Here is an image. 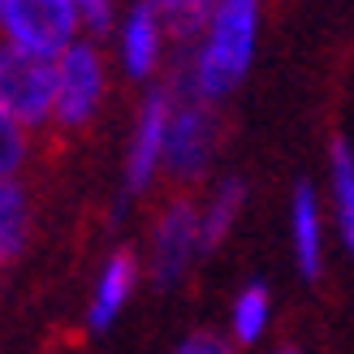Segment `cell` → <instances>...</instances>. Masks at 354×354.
Instances as JSON below:
<instances>
[{"instance_id": "9", "label": "cell", "mask_w": 354, "mask_h": 354, "mask_svg": "<svg viewBox=\"0 0 354 354\" xmlns=\"http://www.w3.org/2000/svg\"><path fill=\"white\" fill-rule=\"evenodd\" d=\"M134 286H138V259H134V251L121 246V251H113L109 263L100 268L95 298H91V311H86V324H91L95 333H104L121 315V307L130 303Z\"/></svg>"}, {"instance_id": "18", "label": "cell", "mask_w": 354, "mask_h": 354, "mask_svg": "<svg viewBox=\"0 0 354 354\" xmlns=\"http://www.w3.org/2000/svg\"><path fill=\"white\" fill-rule=\"evenodd\" d=\"M177 354H234V350H229V342H221L216 333H194V337H186L177 346Z\"/></svg>"}, {"instance_id": "5", "label": "cell", "mask_w": 354, "mask_h": 354, "mask_svg": "<svg viewBox=\"0 0 354 354\" xmlns=\"http://www.w3.org/2000/svg\"><path fill=\"white\" fill-rule=\"evenodd\" d=\"M104 86H109V69H104L100 48L91 39H78L57 61V117H52V126L65 134L91 126L104 104Z\"/></svg>"}, {"instance_id": "17", "label": "cell", "mask_w": 354, "mask_h": 354, "mask_svg": "<svg viewBox=\"0 0 354 354\" xmlns=\"http://www.w3.org/2000/svg\"><path fill=\"white\" fill-rule=\"evenodd\" d=\"M113 5H109V0H82V5H78V22H82V30H86V39H100V35H109L113 30Z\"/></svg>"}, {"instance_id": "6", "label": "cell", "mask_w": 354, "mask_h": 354, "mask_svg": "<svg viewBox=\"0 0 354 354\" xmlns=\"http://www.w3.org/2000/svg\"><path fill=\"white\" fill-rule=\"evenodd\" d=\"M199 251H203V212L190 199L165 203L160 221L151 229V281L160 290L177 286Z\"/></svg>"}, {"instance_id": "1", "label": "cell", "mask_w": 354, "mask_h": 354, "mask_svg": "<svg viewBox=\"0 0 354 354\" xmlns=\"http://www.w3.org/2000/svg\"><path fill=\"white\" fill-rule=\"evenodd\" d=\"M255 39H259V5H251V0H225V5H216L203 44L194 52L190 69L182 74L190 82V91L203 104L225 100L246 78V69H251Z\"/></svg>"}, {"instance_id": "13", "label": "cell", "mask_w": 354, "mask_h": 354, "mask_svg": "<svg viewBox=\"0 0 354 354\" xmlns=\"http://www.w3.org/2000/svg\"><path fill=\"white\" fill-rule=\"evenodd\" d=\"M268 320H272V294L263 281H251L234 303V337L242 346H255L263 337V328H268Z\"/></svg>"}, {"instance_id": "19", "label": "cell", "mask_w": 354, "mask_h": 354, "mask_svg": "<svg viewBox=\"0 0 354 354\" xmlns=\"http://www.w3.org/2000/svg\"><path fill=\"white\" fill-rule=\"evenodd\" d=\"M281 354H294V350H281Z\"/></svg>"}, {"instance_id": "7", "label": "cell", "mask_w": 354, "mask_h": 354, "mask_svg": "<svg viewBox=\"0 0 354 354\" xmlns=\"http://www.w3.org/2000/svg\"><path fill=\"white\" fill-rule=\"evenodd\" d=\"M169 121H173V91L151 86L138 109V126H134V143H130V160H126V190L143 194L156 173L165 169L169 156Z\"/></svg>"}, {"instance_id": "12", "label": "cell", "mask_w": 354, "mask_h": 354, "mask_svg": "<svg viewBox=\"0 0 354 354\" xmlns=\"http://www.w3.org/2000/svg\"><path fill=\"white\" fill-rule=\"evenodd\" d=\"M242 203H246V186L238 182V177H229V182L216 186V194L199 207L203 212V246H221L225 242V234L234 229Z\"/></svg>"}, {"instance_id": "16", "label": "cell", "mask_w": 354, "mask_h": 354, "mask_svg": "<svg viewBox=\"0 0 354 354\" xmlns=\"http://www.w3.org/2000/svg\"><path fill=\"white\" fill-rule=\"evenodd\" d=\"M26 160H30V134L0 109V182H17Z\"/></svg>"}, {"instance_id": "11", "label": "cell", "mask_w": 354, "mask_h": 354, "mask_svg": "<svg viewBox=\"0 0 354 354\" xmlns=\"http://www.w3.org/2000/svg\"><path fill=\"white\" fill-rule=\"evenodd\" d=\"M30 194L22 182H0V268H9L26 255L30 246Z\"/></svg>"}, {"instance_id": "8", "label": "cell", "mask_w": 354, "mask_h": 354, "mask_svg": "<svg viewBox=\"0 0 354 354\" xmlns=\"http://www.w3.org/2000/svg\"><path fill=\"white\" fill-rule=\"evenodd\" d=\"M165 22H160V5H134L126 26H121V65L134 82H147L160 69V52H165Z\"/></svg>"}, {"instance_id": "15", "label": "cell", "mask_w": 354, "mask_h": 354, "mask_svg": "<svg viewBox=\"0 0 354 354\" xmlns=\"http://www.w3.org/2000/svg\"><path fill=\"white\" fill-rule=\"evenodd\" d=\"M160 22H165V35L173 44H203L207 35V22H212V9L207 5H160Z\"/></svg>"}, {"instance_id": "3", "label": "cell", "mask_w": 354, "mask_h": 354, "mask_svg": "<svg viewBox=\"0 0 354 354\" xmlns=\"http://www.w3.org/2000/svg\"><path fill=\"white\" fill-rule=\"evenodd\" d=\"M0 109L26 134L52 126V117H57V61H39L0 44Z\"/></svg>"}, {"instance_id": "2", "label": "cell", "mask_w": 354, "mask_h": 354, "mask_svg": "<svg viewBox=\"0 0 354 354\" xmlns=\"http://www.w3.org/2000/svg\"><path fill=\"white\" fill-rule=\"evenodd\" d=\"M5 44L39 61H61L78 44L82 22L74 0H0Z\"/></svg>"}, {"instance_id": "4", "label": "cell", "mask_w": 354, "mask_h": 354, "mask_svg": "<svg viewBox=\"0 0 354 354\" xmlns=\"http://www.w3.org/2000/svg\"><path fill=\"white\" fill-rule=\"evenodd\" d=\"M212 151H216V113H212V104H203L190 91L186 78H177L165 169L177 177V182H199L207 173V165H212Z\"/></svg>"}, {"instance_id": "14", "label": "cell", "mask_w": 354, "mask_h": 354, "mask_svg": "<svg viewBox=\"0 0 354 354\" xmlns=\"http://www.w3.org/2000/svg\"><path fill=\"white\" fill-rule=\"evenodd\" d=\"M333 199H337V221H342V238L354 255V151L346 138L333 143Z\"/></svg>"}, {"instance_id": "10", "label": "cell", "mask_w": 354, "mask_h": 354, "mask_svg": "<svg viewBox=\"0 0 354 354\" xmlns=\"http://www.w3.org/2000/svg\"><path fill=\"white\" fill-rule=\"evenodd\" d=\"M290 234H294V255L307 281L320 277L324 268V225H320V199H315L311 182L294 186V203H290Z\"/></svg>"}]
</instances>
